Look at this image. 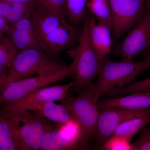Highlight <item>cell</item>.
<instances>
[{
  "label": "cell",
  "mask_w": 150,
  "mask_h": 150,
  "mask_svg": "<svg viewBox=\"0 0 150 150\" xmlns=\"http://www.w3.org/2000/svg\"><path fill=\"white\" fill-rule=\"evenodd\" d=\"M132 150H150V127L142 129L139 137L131 144Z\"/></svg>",
  "instance_id": "obj_25"
},
{
  "label": "cell",
  "mask_w": 150,
  "mask_h": 150,
  "mask_svg": "<svg viewBox=\"0 0 150 150\" xmlns=\"http://www.w3.org/2000/svg\"><path fill=\"white\" fill-rule=\"evenodd\" d=\"M67 19L71 24H78L83 21L87 0H66Z\"/></svg>",
  "instance_id": "obj_20"
},
{
  "label": "cell",
  "mask_w": 150,
  "mask_h": 150,
  "mask_svg": "<svg viewBox=\"0 0 150 150\" xmlns=\"http://www.w3.org/2000/svg\"><path fill=\"white\" fill-rule=\"evenodd\" d=\"M8 85V68L0 64V93Z\"/></svg>",
  "instance_id": "obj_27"
},
{
  "label": "cell",
  "mask_w": 150,
  "mask_h": 150,
  "mask_svg": "<svg viewBox=\"0 0 150 150\" xmlns=\"http://www.w3.org/2000/svg\"><path fill=\"white\" fill-rule=\"evenodd\" d=\"M1 113L8 118L21 150H40L45 134L55 129L48 119L32 110H19Z\"/></svg>",
  "instance_id": "obj_3"
},
{
  "label": "cell",
  "mask_w": 150,
  "mask_h": 150,
  "mask_svg": "<svg viewBox=\"0 0 150 150\" xmlns=\"http://www.w3.org/2000/svg\"><path fill=\"white\" fill-rule=\"evenodd\" d=\"M6 34L18 51L32 48L43 50L30 16L11 25Z\"/></svg>",
  "instance_id": "obj_12"
},
{
  "label": "cell",
  "mask_w": 150,
  "mask_h": 150,
  "mask_svg": "<svg viewBox=\"0 0 150 150\" xmlns=\"http://www.w3.org/2000/svg\"><path fill=\"white\" fill-rule=\"evenodd\" d=\"M67 66L56 57L39 48L18 51L8 68V85L14 81L33 75L53 74Z\"/></svg>",
  "instance_id": "obj_4"
},
{
  "label": "cell",
  "mask_w": 150,
  "mask_h": 150,
  "mask_svg": "<svg viewBox=\"0 0 150 150\" xmlns=\"http://www.w3.org/2000/svg\"><path fill=\"white\" fill-rule=\"evenodd\" d=\"M74 85V81L66 84L46 86L28 94L17 101L2 105L0 112H7L19 110H30L46 103L62 102Z\"/></svg>",
  "instance_id": "obj_11"
},
{
  "label": "cell",
  "mask_w": 150,
  "mask_h": 150,
  "mask_svg": "<svg viewBox=\"0 0 150 150\" xmlns=\"http://www.w3.org/2000/svg\"><path fill=\"white\" fill-rule=\"evenodd\" d=\"M98 108L105 107H117L127 109H148L150 108V91L138 92L123 96L108 97L98 100Z\"/></svg>",
  "instance_id": "obj_14"
},
{
  "label": "cell",
  "mask_w": 150,
  "mask_h": 150,
  "mask_svg": "<svg viewBox=\"0 0 150 150\" xmlns=\"http://www.w3.org/2000/svg\"><path fill=\"white\" fill-rule=\"evenodd\" d=\"M89 33L92 45L100 61L108 58L113 43L112 29L104 23H97L95 19L90 16Z\"/></svg>",
  "instance_id": "obj_13"
},
{
  "label": "cell",
  "mask_w": 150,
  "mask_h": 150,
  "mask_svg": "<svg viewBox=\"0 0 150 150\" xmlns=\"http://www.w3.org/2000/svg\"><path fill=\"white\" fill-rule=\"evenodd\" d=\"M90 13H86L83 28L75 49L74 60L75 62V80L69 93L79 92L88 87L99 74L102 61L99 59L92 45L89 33Z\"/></svg>",
  "instance_id": "obj_5"
},
{
  "label": "cell",
  "mask_w": 150,
  "mask_h": 150,
  "mask_svg": "<svg viewBox=\"0 0 150 150\" xmlns=\"http://www.w3.org/2000/svg\"><path fill=\"white\" fill-rule=\"evenodd\" d=\"M150 91V76L142 81H134L121 88H115L107 94L108 97H115L138 92Z\"/></svg>",
  "instance_id": "obj_21"
},
{
  "label": "cell",
  "mask_w": 150,
  "mask_h": 150,
  "mask_svg": "<svg viewBox=\"0 0 150 150\" xmlns=\"http://www.w3.org/2000/svg\"><path fill=\"white\" fill-rule=\"evenodd\" d=\"M146 6L149 10L150 13V0H146Z\"/></svg>",
  "instance_id": "obj_30"
},
{
  "label": "cell",
  "mask_w": 150,
  "mask_h": 150,
  "mask_svg": "<svg viewBox=\"0 0 150 150\" xmlns=\"http://www.w3.org/2000/svg\"><path fill=\"white\" fill-rule=\"evenodd\" d=\"M150 69V56L140 61L112 62L106 58L102 61L98 78L87 87L97 101L115 88H121L133 82Z\"/></svg>",
  "instance_id": "obj_2"
},
{
  "label": "cell",
  "mask_w": 150,
  "mask_h": 150,
  "mask_svg": "<svg viewBox=\"0 0 150 150\" xmlns=\"http://www.w3.org/2000/svg\"><path fill=\"white\" fill-rule=\"evenodd\" d=\"M4 1L11 2L20 3V4H31V3H36V4L35 0H4Z\"/></svg>",
  "instance_id": "obj_29"
},
{
  "label": "cell",
  "mask_w": 150,
  "mask_h": 150,
  "mask_svg": "<svg viewBox=\"0 0 150 150\" xmlns=\"http://www.w3.org/2000/svg\"><path fill=\"white\" fill-rule=\"evenodd\" d=\"M6 33L0 34V64L8 68L18 52Z\"/></svg>",
  "instance_id": "obj_22"
},
{
  "label": "cell",
  "mask_w": 150,
  "mask_h": 150,
  "mask_svg": "<svg viewBox=\"0 0 150 150\" xmlns=\"http://www.w3.org/2000/svg\"><path fill=\"white\" fill-rule=\"evenodd\" d=\"M131 141L118 136H111L100 146L102 150H132Z\"/></svg>",
  "instance_id": "obj_24"
},
{
  "label": "cell",
  "mask_w": 150,
  "mask_h": 150,
  "mask_svg": "<svg viewBox=\"0 0 150 150\" xmlns=\"http://www.w3.org/2000/svg\"></svg>",
  "instance_id": "obj_31"
},
{
  "label": "cell",
  "mask_w": 150,
  "mask_h": 150,
  "mask_svg": "<svg viewBox=\"0 0 150 150\" xmlns=\"http://www.w3.org/2000/svg\"><path fill=\"white\" fill-rule=\"evenodd\" d=\"M150 115L148 109H127L117 107H105L99 108V115L95 136L99 146L112 136L115 129L126 120L136 117Z\"/></svg>",
  "instance_id": "obj_10"
},
{
  "label": "cell",
  "mask_w": 150,
  "mask_h": 150,
  "mask_svg": "<svg viewBox=\"0 0 150 150\" xmlns=\"http://www.w3.org/2000/svg\"><path fill=\"white\" fill-rule=\"evenodd\" d=\"M112 18L113 43L131 30L141 18L146 9V0H108Z\"/></svg>",
  "instance_id": "obj_9"
},
{
  "label": "cell",
  "mask_w": 150,
  "mask_h": 150,
  "mask_svg": "<svg viewBox=\"0 0 150 150\" xmlns=\"http://www.w3.org/2000/svg\"><path fill=\"white\" fill-rule=\"evenodd\" d=\"M10 25L0 16V34H5L8 31Z\"/></svg>",
  "instance_id": "obj_28"
},
{
  "label": "cell",
  "mask_w": 150,
  "mask_h": 150,
  "mask_svg": "<svg viewBox=\"0 0 150 150\" xmlns=\"http://www.w3.org/2000/svg\"><path fill=\"white\" fill-rule=\"evenodd\" d=\"M150 124V115L131 118L120 124L112 136L123 137L131 141L138 132Z\"/></svg>",
  "instance_id": "obj_18"
},
{
  "label": "cell",
  "mask_w": 150,
  "mask_h": 150,
  "mask_svg": "<svg viewBox=\"0 0 150 150\" xmlns=\"http://www.w3.org/2000/svg\"><path fill=\"white\" fill-rule=\"evenodd\" d=\"M86 7L98 22L112 29V18L108 0H87Z\"/></svg>",
  "instance_id": "obj_19"
},
{
  "label": "cell",
  "mask_w": 150,
  "mask_h": 150,
  "mask_svg": "<svg viewBox=\"0 0 150 150\" xmlns=\"http://www.w3.org/2000/svg\"><path fill=\"white\" fill-rule=\"evenodd\" d=\"M75 62L58 72L21 79L8 85L0 93V106L17 101L38 89L75 75Z\"/></svg>",
  "instance_id": "obj_6"
},
{
  "label": "cell",
  "mask_w": 150,
  "mask_h": 150,
  "mask_svg": "<svg viewBox=\"0 0 150 150\" xmlns=\"http://www.w3.org/2000/svg\"><path fill=\"white\" fill-rule=\"evenodd\" d=\"M30 110L38 112L46 119L57 124L67 123L73 118L69 110L63 104H57L54 102L38 105Z\"/></svg>",
  "instance_id": "obj_17"
},
{
  "label": "cell",
  "mask_w": 150,
  "mask_h": 150,
  "mask_svg": "<svg viewBox=\"0 0 150 150\" xmlns=\"http://www.w3.org/2000/svg\"><path fill=\"white\" fill-rule=\"evenodd\" d=\"M82 145L71 139L57 129L48 131L44 135L40 150L84 149Z\"/></svg>",
  "instance_id": "obj_15"
},
{
  "label": "cell",
  "mask_w": 150,
  "mask_h": 150,
  "mask_svg": "<svg viewBox=\"0 0 150 150\" xmlns=\"http://www.w3.org/2000/svg\"><path fill=\"white\" fill-rule=\"evenodd\" d=\"M37 8L67 19L66 0H35Z\"/></svg>",
  "instance_id": "obj_23"
},
{
  "label": "cell",
  "mask_w": 150,
  "mask_h": 150,
  "mask_svg": "<svg viewBox=\"0 0 150 150\" xmlns=\"http://www.w3.org/2000/svg\"><path fill=\"white\" fill-rule=\"evenodd\" d=\"M113 51L122 61L133 60L140 55L144 58L150 56V13L146 6L139 21L115 45Z\"/></svg>",
  "instance_id": "obj_8"
},
{
  "label": "cell",
  "mask_w": 150,
  "mask_h": 150,
  "mask_svg": "<svg viewBox=\"0 0 150 150\" xmlns=\"http://www.w3.org/2000/svg\"><path fill=\"white\" fill-rule=\"evenodd\" d=\"M30 18L43 50L54 57L70 48L79 37L74 25L55 14L37 8Z\"/></svg>",
  "instance_id": "obj_1"
},
{
  "label": "cell",
  "mask_w": 150,
  "mask_h": 150,
  "mask_svg": "<svg viewBox=\"0 0 150 150\" xmlns=\"http://www.w3.org/2000/svg\"><path fill=\"white\" fill-rule=\"evenodd\" d=\"M13 135L8 118L0 112V144Z\"/></svg>",
  "instance_id": "obj_26"
},
{
  "label": "cell",
  "mask_w": 150,
  "mask_h": 150,
  "mask_svg": "<svg viewBox=\"0 0 150 150\" xmlns=\"http://www.w3.org/2000/svg\"><path fill=\"white\" fill-rule=\"evenodd\" d=\"M37 7L36 3L20 4L0 0V16L11 25L30 16Z\"/></svg>",
  "instance_id": "obj_16"
},
{
  "label": "cell",
  "mask_w": 150,
  "mask_h": 150,
  "mask_svg": "<svg viewBox=\"0 0 150 150\" xmlns=\"http://www.w3.org/2000/svg\"><path fill=\"white\" fill-rule=\"evenodd\" d=\"M78 93L76 96H67L62 104L77 122L85 137L91 139L95 135L97 127L99 115L98 101L87 88Z\"/></svg>",
  "instance_id": "obj_7"
}]
</instances>
